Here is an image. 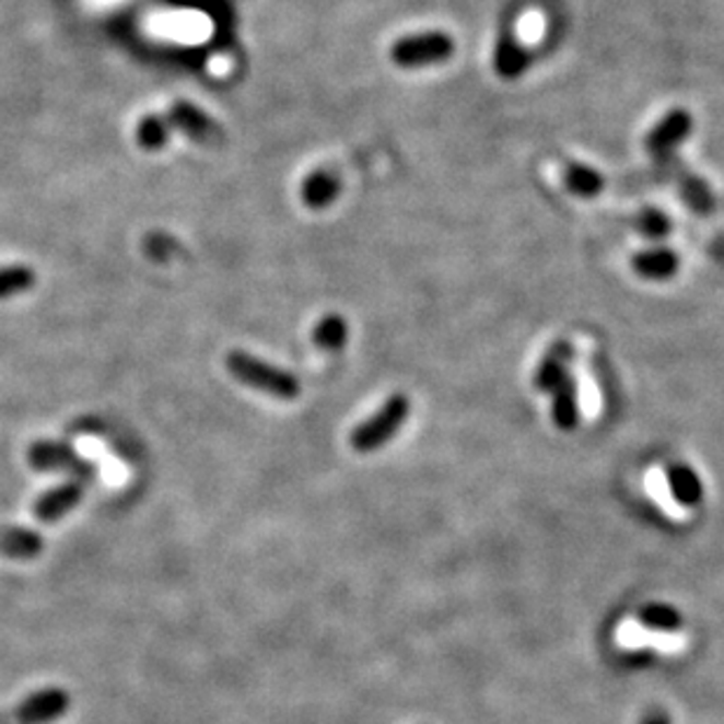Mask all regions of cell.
<instances>
[{"label":"cell","mask_w":724,"mask_h":724,"mask_svg":"<svg viewBox=\"0 0 724 724\" xmlns=\"http://www.w3.org/2000/svg\"><path fill=\"white\" fill-rule=\"evenodd\" d=\"M172 137V127L164 115H145L137 127V141L145 151H162Z\"/></svg>","instance_id":"ffe728a7"},{"label":"cell","mask_w":724,"mask_h":724,"mask_svg":"<svg viewBox=\"0 0 724 724\" xmlns=\"http://www.w3.org/2000/svg\"><path fill=\"white\" fill-rule=\"evenodd\" d=\"M563 184L572 195L591 200V197H598L605 190V176L584 162H568L563 170Z\"/></svg>","instance_id":"e0dca14e"},{"label":"cell","mask_w":724,"mask_h":724,"mask_svg":"<svg viewBox=\"0 0 724 724\" xmlns=\"http://www.w3.org/2000/svg\"><path fill=\"white\" fill-rule=\"evenodd\" d=\"M455 40L446 31H427L416 36H404L392 45L389 57L399 69H424L453 59Z\"/></svg>","instance_id":"3957f363"},{"label":"cell","mask_w":724,"mask_h":724,"mask_svg":"<svg viewBox=\"0 0 724 724\" xmlns=\"http://www.w3.org/2000/svg\"><path fill=\"white\" fill-rule=\"evenodd\" d=\"M85 498V481L71 479L52 490L43 492V495L33 502V516L40 523H57L66 514H71L73 509Z\"/></svg>","instance_id":"ba28073f"},{"label":"cell","mask_w":724,"mask_h":724,"mask_svg":"<svg viewBox=\"0 0 724 724\" xmlns=\"http://www.w3.org/2000/svg\"><path fill=\"white\" fill-rule=\"evenodd\" d=\"M640 724H670V720L664 713H650Z\"/></svg>","instance_id":"603a6c76"},{"label":"cell","mask_w":724,"mask_h":724,"mask_svg":"<svg viewBox=\"0 0 724 724\" xmlns=\"http://www.w3.org/2000/svg\"><path fill=\"white\" fill-rule=\"evenodd\" d=\"M225 369L237 383L268 394L279 401H295L301 397V381L293 373L256 359L249 352L235 350L225 357Z\"/></svg>","instance_id":"6da1fadb"},{"label":"cell","mask_w":724,"mask_h":724,"mask_svg":"<svg viewBox=\"0 0 724 724\" xmlns=\"http://www.w3.org/2000/svg\"><path fill=\"white\" fill-rule=\"evenodd\" d=\"M340 192H342V178L334 170H315L305 176L301 188L303 202L315 211L331 207L340 197Z\"/></svg>","instance_id":"4fadbf2b"},{"label":"cell","mask_w":724,"mask_h":724,"mask_svg":"<svg viewBox=\"0 0 724 724\" xmlns=\"http://www.w3.org/2000/svg\"><path fill=\"white\" fill-rule=\"evenodd\" d=\"M533 55L530 49L523 45V40L516 36L512 28L500 33L495 43V52H492V69L502 80H518L530 69Z\"/></svg>","instance_id":"9c48e42d"},{"label":"cell","mask_w":724,"mask_h":724,"mask_svg":"<svg viewBox=\"0 0 724 724\" xmlns=\"http://www.w3.org/2000/svg\"><path fill=\"white\" fill-rule=\"evenodd\" d=\"M635 230L647 240H666L673 230V221L666 217L662 209L656 207H645L638 211V217L633 221Z\"/></svg>","instance_id":"44dd1931"},{"label":"cell","mask_w":724,"mask_h":724,"mask_svg":"<svg viewBox=\"0 0 724 724\" xmlns=\"http://www.w3.org/2000/svg\"><path fill=\"white\" fill-rule=\"evenodd\" d=\"M410 418V399L406 394H392V397L375 410L371 418L354 427L350 446L357 453H375L387 441L399 434L404 422Z\"/></svg>","instance_id":"7a4b0ae2"},{"label":"cell","mask_w":724,"mask_h":724,"mask_svg":"<svg viewBox=\"0 0 724 724\" xmlns=\"http://www.w3.org/2000/svg\"><path fill=\"white\" fill-rule=\"evenodd\" d=\"M638 619L643 627L662 633H673L682 629V615L673 605H664V603H652L643 607Z\"/></svg>","instance_id":"d6986e66"},{"label":"cell","mask_w":724,"mask_h":724,"mask_svg":"<svg viewBox=\"0 0 724 724\" xmlns=\"http://www.w3.org/2000/svg\"><path fill=\"white\" fill-rule=\"evenodd\" d=\"M36 284V272L26 266L0 268V299L20 295Z\"/></svg>","instance_id":"7402d4cb"},{"label":"cell","mask_w":724,"mask_h":724,"mask_svg":"<svg viewBox=\"0 0 724 724\" xmlns=\"http://www.w3.org/2000/svg\"><path fill=\"white\" fill-rule=\"evenodd\" d=\"M692 129H694L692 113L685 108H670L664 118L647 131L645 151L662 164L676 155L678 145H682L689 137H692Z\"/></svg>","instance_id":"8992f818"},{"label":"cell","mask_w":724,"mask_h":724,"mask_svg":"<svg viewBox=\"0 0 724 724\" xmlns=\"http://www.w3.org/2000/svg\"><path fill=\"white\" fill-rule=\"evenodd\" d=\"M633 270L650 282H666L680 270V256L670 246H652L631 258Z\"/></svg>","instance_id":"8fae6325"},{"label":"cell","mask_w":724,"mask_h":724,"mask_svg":"<svg viewBox=\"0 0 724 724\" xmlns=\"http://www.w3.org/2000/svg\"><path fill=\"white\" fill-rule=\"evenodd\" d=\"M26 463L36 471L71 474L78 481H90L94 476V465L82 459L69 443L63 441H36L26 451Z\"/></svg>","instance_id":"277c9868"},{"label":"cell","mask_w":724,"mask_h":724,"mask_svg":"<svg viewBox=\"0 0 724 724\" xmlns=\"http://www.w3.org/2000/svg\"><path fill=\"white\" fill-rule=\"evenodd\" d=\"M574 357V348L568 340L553 342L545 359L539 361V366L533 375V385L541 394H551L558 385H561L570 375V364Z\"/></svg>","instance_id":"30bf717a"},{"label":"cell","mask_w":724,"mask_h":724,"mask_svg":"<svg viewBox=\"0 0 724 724\" xmlns=\"http://www.w3.org/2000/svg\"><path fill=\"white\" fill-rule=\"evenodd\" d=\"M350 338V326L340 315H326L312 328V342L317 345L324 352H338L348 345Z\"/></svg>","instance_id":"ac0fdd59"},{"label":"cell","mask_w":724,"mask_h":724,"mask_svg":"<svg viewBox=\"0 0 724 724\" xmlns=\"http://www.w3.org/2000/svg\"><path fill=\"white\" fill-rule=\"evenodd\" d=\"M45 541L40 533L28 528H0V556L31 561L43 553Z\"/></svg>","instance_id":"9a60e30c"},{"label":"cell","mask_w":724,"mask_h":724,"mask_svg":"<svg viewBox=\"0 0 724 724\" xmlns=\"http://www.w3.org/2000/svg\"><path fill=\"white\" fill-rule=\"evenodd\" d=\"M666 479H668V488L673 492V498H676L678 504L682 506H697L703 500V483L699 479V474L685 465V463H676L670 465L666 471Z\"/></svg>","instance_id":"2e32d148"},{"label":"cell","mask_w":724,"mask_h":724,"mask_svg":"<svg viewBox=\"0 0 724 724\" xmlns=\"http://www.w3.org/2000/svg\"><path fill=\"white\" fill-rule=\"evenodd\" d=\"M167 118L172 129L184 131V135L197 143H207V145H219L223 141V131L221 127L213 122L205 110L188 102H178L170 108V113L164 115Z\"/></svg>","instance_id":"52a82bcc"},{"label":"cell","mask_w":724,"mask_h":724,"mask_svg":"<svg viewBox=\"0 0 724 724\" xmlns=\"http://www.w3.org/2000/svg\"><path fill=\"white\" fill-rule=\"evenodd\" d=\"M551 420L558 430L563 432L577 430V424L582 420L580 385L570 375L551 392Z\"/></svg>","instance_id":"7c38bea8"},{"label":"cell","mask_w":724,"mask_h":724,"mask_svg":"<svg viewBox=\"0 0 724 724\" xmlns=\"http://www.w3.org/2000/svg\"><path fill=\"white\" fill-rule=\"evenodd\" d=\"M673 176H676L678 190L689 209L697 211L699 217H709V213L715 211V195L701 176L685 170L678 162H676V170H673Z\"/></svg>","instance_id":"5bb4252c"},{"label":"cell","mask_w":724,"mask_h":724,"mask_svg":"<svg viewBox=\"0 0 724 724\" xmlns=\"http://www.w3.org/2000/svg\"><path fill=\"white\" fill-rule=\"evenodd\" d=\"M71 709V694L61 687H45L28 694L16 709L0 717V724H52Z\"/></svg>","instance_id":"5b68a950"}]
</instances>
